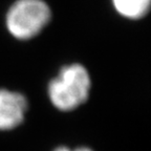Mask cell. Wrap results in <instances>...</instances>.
Here are the masks:
<instances>
[{"mask_svg":"<svg viewBox=\"0 0 151 151\" xmlns=\"http://www.w3.org/2000/svg\"><path fill=\"white\" fill-rule=\"evenodd\" d=\"M52 19V9L44 0H16L7 11L5 25L9 33L21 41L41 33Z\"/></svg>","mask_w":151,"mask_h":151,"instance_id":"7a4b0ae2","label":"cell"},{"mask_svg":"<svg viewBox=\"0 0 151 151\" xmlns=\"http://www.w3.org/2000/svg\"><path fill=\"white\" fill-rule=\"evenodd\" d=\"M27 110V100L17 91L0 88V130L7 131L21 125Z\"/></svg>","mask_w":151,"mask_h":151,"instance_id":"3957f363","label":"cell"},{"mask_svg":"<svg viewBox=\"0 0 151 151\" xmlns=\"http://www.w3.org/2000/svg\"><path fill=\"white\" fill-rule=\"evenodd\" d=\"M111 2L119 15L124 18L137 20L148 14L151 0H111Z\"/></svg>","mask_w":151,"mask_h":151,"instance_id":"277c9868","label":"cell"},{"mask_svg":"<svg viewBox=\"0 0 151 151\" xmlns=\"http://www.w3.org/2000/svg\"><path fill=\"white\" fill-rule=\"evenodd\" d=\"M91 89V79L85 66L73 63L63 66L48 84L50 103L58 110L70 111L87 101Z\"/></svg>","mask_w":151,"mask_h":151,"instance_id":"6da1fadb","label":"cell"},{"mask_svg":"<svg viewBox=\"0 0 151 151\" xmlns=\"http://www.w3.org/2000/svg\"><path fill=\"white\" fill-rule=\"evenodd\" d=\"M54 151H93L92 149L88 148V147H78V148H75V149H70L68 147H65V146H60L58 148H56Z\"/></svg>","mask_w":151,"mask_h":151,"instance_id":"5b68a950","label":"cell"}]
</instances>
